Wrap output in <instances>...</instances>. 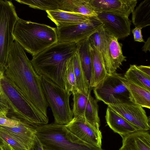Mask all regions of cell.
I'll return each instance as SVG.
<instances>
[{
  "label": "cell",
  "mask_w": 150,
  "mask_h": 150,
  "mask_svg": "<svg viewBox=\"0 0 150 150\" xmlns=\"http://www.w3.org/2000/svg\"><path fill=\"white\" fill-rule=\"evenodd\" d=\"M19 18L11 1L0 0V72L4 73L10 51L14 41L13 33Z\"/></svg>",
  "instance_id": "52a82bcc"
},
{
  "label": "cell",
  "mask_w": 150,
  "mask_h": 150,
  "mask_svg": "<svg viewBox=\"0 0 150 150\" xmlns=\"http://www.w3.org/2000/svg\"><path fill=\"white\" fill-rule=\"evenodd\" d=\"M124 77L127 82L150 91V77L147 76L135 64H130Z\"/></svg>",
  "instance_id": "d4e9b609"
},
{
  "label": "cell",
  "mask_w": 150,
  "mask_h": 150,
  "mask_svg": "<svg viewBox=\"0 0 150 150\" xmlns=\"http://www.w3.org/2000/svg\"><path fill=\"white\" fill-rule=\"evenodd\" d=\"M96 11L115 13L129 18L136 6L137 0H89Z\"/></svg>",
  "instance_id": "4fadbf2b"
},
{
  "label": "cell",
  "mask_w": 150,
  "mask_h": 150,
  "mask_svg": "<svg viewBox=\"0 0 150 150\" xmlns=\"http://www.w3.org/2000/svg\"><path fill=\"white\" fill-rule=\"evenodd\" d=\"M44 150H49L45 148H44Z\"/></svg>",
  "instance_id": "f35d334b"
},
{
  "label": "cell",
  "mask_w": 150,
  "mask_h": 150,
  "mask_svg": "<svg viewBox=\"0 0 150 150\" xmlns=\"http://www.w3.org/2000/svg\"><path fill=\"white\" fill-rule=\"evenodd\" d=\"M142 28L140 27L135 26L131 30L133 34L134 40L139 42H144L142 34Z\"/></svg>",
  "instance_id": "836d02e7"
},
{
  "label": "cell",
  "mask_w": 150,
  "mask_h": 150,
  "mask_svg": "<svg viewBox=\"0 0 150 150\" xmlns=\"http://www.w3.org/2000/svg\"><path fill=\"white\" fill-rule=\"evenodd\" d=\"M105 118L109 127L121 137L141 130L108 106Z\"/></svg>",
  "instance_id": "9a60e30c"
},
{
  "label": "cell",
  "mask_w": 150,
  "mask_h": 150,
  "mask_svg": "<svg viewBox=\"0 0 150 150\" xmlns=\"http://www.w3.org/2000/svg\"><path fill=\"white\" fill-rule=\"evenodd\" d=\"M66 127L72 133L83 141L99 147H101L102 135L81 117H73Z\"/></svg>",
  "instance_id": "7c38bea8"
},
{
  "label": "cell",
  "mask_w": 150,
  "mask_h": 150,
  "mask_svg": "<svg viewBox=\"0 0 150 150\" xmlns=\"http://www.w3.org/2000/svg\"><path fill=\"white\" fill-rule=\"evenodd\" d=\"M122 137V145L119 150H150L148 131L140 130Z\"/></svg>",
  "instance_id": "2e32d148"
},
{
  "label": "cell",
  "mask_w": 150,
  "mask_h": 150,
  "mask_svg": "<svg viewBox=\"0 0 150 150\" xmlns=\"http://www.w3.org/2000/svg\"><path fill=\"white\" fill-rule=\"evenodd\" d=\"M76 51L75 42H58L33 56L31 62L36 73L65 88L64 74L67 62Z\"/></svg>",
  "instance_id": "7a4b0ae2"
},
{
  "label": "cell",
  "mask_w": 150,
  "mask_h": 150,
  "mask_svg": "<svg viewBox=\"0 0 150 150\" xmlns=\"http://www.w3.org/2000/svg\"><path fill=\"white\" fill-rule=\"evenodd\" d=\"M92 89H90L88 99L84 112V118L94 128L100 130V120L98 115V101L91 95Z\"/></svg>",
  "instance_id": "484cf974"
},
{
  "label": "cell",
  "mask_w": 150,
  "mask_h": 150,
  "mask_svg": "<svg viewBox=\"0 0 150 150\" xmlns=\"http://www.w3.org/2000/svg\"><path fill=\"white\" fill-rule=\"evenodd\" d=\"M10 110L6 97L0 86V114L7 115Z\"/></svg>",
  "instance_id": "d6a6232c"
},
{
  "label": "cell",
  "mask_w": 150,
  "mask_h": 150,
  "mask_svg": "<svg viewBox=\"0 0 150 150\" xmlns=\"http://www.w3.org/2000/svg\"><path fill=\"white\" fill-rule=\"evenodd\" d=\"M130 102L143 108H150V91L126 81Z\"/></svg>",
  "instance_id": "44dd1931"
},
{
  "label": "cell",
  "mask_w": 150,
  "mask_h": 150,
  "mask_svg": "<svg viewBox=\"0 0 150 150\" xmlns=\"http://www.w3.org/2000/svg\"><path fill=\"white\" fill-rule=\"evenodd\" d=\"M77 52L81 67L89 83L92 65L91 45L89 38L76 43Z\"/></svg>",
  "instance_id": "ffe728a7"
},
{
  "label": "cell",
  "mask_w": 150,
  "mask_h": 150,
  "mask_svg": "<svg viewBox=\"0 0 150 150\" xmlns=\"http://www.w3.org/2000/svg\"><path fill=\"white\" fill-rule=\"evenodd\" d=\"M16 1L21 4L27 5L31 8L45 11L58 9L57 0H16Z\"/></svg>",
  "instance_id": "f546056e"
},
{
  "label": "cell",
  "mask_w": 150,
  "mask_h": 150,
  "mask_svg": "<svg viewBox=\"0 0 150 150\" xmlns=\"http://www.w3.org/2000/svg\"><path fill=\"white\" fill-rule=\"evenodd\" d=\"M126 81L122 74L116 72L108 74L92 89L96 99L107 105L131 102Z\"/></svg>",
  "instance_id": "ba28073f"
},
{
  "label": "cell",
  "mask_w": 150,
  "mask_h": 150,
  "mask_svg": "<svg viewBox=\"0 0 150 150\" xmlns=\"http://www.w3.org/2000/svg\"><path fill=\"white\" fill-rule=\"evenodd\" d=\"M0 150H1V149L0 148Z\"/></svg>",
  "instance_id": "60d3db41"
},
{
  "label": "cell",
  "mask_w": 150,
  "mask_h": 150,
  "mask_svg": "<svg viewBox=\"0 0 150 150\" xmlns=\"http://www.w3.org/2000/svg\"><path fill=\"white\" fill-rule=\"evenodd\" d=\"M2 127L32 145H33L36 137V131L34 127L21 121L19 125L17 127Z\"/></svg>",
  "instance_id": "83f0119b"
},
{
  "label": "cell",
  "mask_w": 150,
  "mask_h": 150,
  "mask_svg": "<svg viewBox=\"0 0 150 150\" xmlns=\"http://www.w3.org/2000/svg\"><path fill=\"white\" fill-rule=\"evenodd\" d=\"M96 17L76 24L57 27L59 42L77 43L89 38L103 25Z\"/></svg>",
  "instance_id": "9c48e42d"
},
{
  "label": "cell",
  "mask_w": 150,
  "mask_h": 150,
  "mask_svg": "<svg viewBox=\"0 0 150 150\" xmlns=\"http://www.w3.org/2000/svg\"><path fill=\"white\" fill-rule=\"evenodd\" d=\"M73 64L77 91L88 95L90 89L89 83L81 67L76 51L73 55Z\"/></svg>",
  "instance_id": "cb8c5ba5"
},
{
  "label": "cell",
  "mask_w": 150,
  "mask_h": 150,
  "mask_svg": "<svg viewBox=\"0 0 150 150\" xmlns=\"http://www.w3.org/2000/svg\"><path fill=\"white\" fill-rule=\"evenodd\" d=\"M137 68L144 74L150 77V66L141 65L137 66Z\"/></svg>",
  "instance_id": "d590c367"
},
{
  "label": "cell",
  "mask_w": 150,
  "mask_h": 150,
  "mask_svg": "<svg viewBox=\"0 0 150 150\" xmlns=\"http://www.w3.org/2000/svg\"><path fill=\"white\" fill-rule=\"evenodd\" d=\"M13 35L14 41L33 56L58 42L56 28L20 18Z\"/></svg>",
  "instance_id": "3957f363"
},
{
  "label": "cell",
  "mask_w": 150,
  "mask_h": 150,
  "mask_svg": "<svg viewBox=\"0 0 150 150\" xmlns=\"http://www.w3.org/2000/svg\"><path fill=\"white\" fill-rule=\"evenodd\" d=\"M97 12L96 17L102 23L104 29L118 40L130 35L131 21L129 18L109 12Z\"/></svg>",
  "instance_id": "30bf717a"
},
{
  "label": "cell",
  "mask_w": 150,
  "mask_h": 150,
  "mask_svg": "<svg viewBox=\"0 0 150 150\" xmlns=\"http://www.w3.org/2000/svg\"><path fill=\"white\" fill-rule=\"evenodd\" d=\"M59 9L79 13L89 17H96L97 12L91 5L89 0H57Z\"/></svg>",
  "instance_id": "d6986e66"
},
{
  "label": "cell",
  "mask_w": 150,
  "mask_h": 150,
  "mask_svg": "<svg viewBox=\"0 0 150 150\" xmlns=\"http://www.w3.org/2000/svg\"><path fill=\"white\" fill-rule=\"evenodd\" d=\"M122 46V44L119 42L116 38L107 33L108 63L106 71L108 74L115 72L122 63L127 61L126 57L123 54Z\"/></svg>",
  "instance_id": "5bb4252c"
},
{
  "label": "cell",
  "mask_w": 150,
  "mask_h": 150,
  "mask_svg": "<svg viewBox=\"0 0 150 150\" xmlns=\"http://www.w3.org/2000/svg\"><path fill=\"white\" fill-rule=\"evenodd\" d=\"M30 150H44V147L37 135L34 144Z\"/></svg>",
  "instance_id": "e575fe53"
},
{
  "label": "cell",
  "mask_w": 150,
  "mask_h": 150,
  "mask_svg": "<svg viewBox=\"0 0 150 150\" xmlns=\"http://www.w3.org/2000/svg\"><path fill=\"white\" fill-rule=\"evenodd\" d=\"M40 76L43 92L52 110L54 123L60 125H67L74 117L69 103L71 93L45 76Z\"/></svg>",
  "instance_id": "8992f818"
},
{
  "label": "cell",
  "mask_w": 150,
  "mask_h": 150,
  "mask_svg": "<svg viewBox=\"0 0 150 150\" xmlns=\"http://www.w3.org/2000/svg\"><path fill=\"white\" fill-rule=\"evenodd\" d=\"M91 45L94 47L100 53L104 60L106 70L108 63L107 50V32L102 26L89 38Z\"/></svg>",
  "instance_id": "7402d4cb"
},
{
  "label": "cell",
  "mask_w": 150,
  "mask_h": 150,
  "mask_svg": "<svg viewBox=\"0 0 150 150\" xmlns=\"http://www.w3.org/2000/svg\"><path fill=\"white\" fill-rule=\"evenodd\" d=\"M27 99L46 116L48 105L41 86L40 76L35 72L25 50L14 41L4 73Z\"/></svg>",
  "instance_id": "6da1fadb"
},
{
  "label": "cell",
  "mask_w": 150,
  "mask_h": 150,
  "mask_svg": "<svg viewBox=\"0 0 150 150\" xmlns=\"http://www.w3.org/2000/svg\"><path fill=\"white\" fill-rule=\"evenodd\" d=\"M35 128L44 148L49 150H104L83 141L65 125L54 123Z\"/></svg>",
  "instance_id": "5b68a950"
},
{
  "label": "cell",
  "mask_w": 150,
  "mask_h": 150,
  "mask_svg": "<svg viewBox=\"0 0 150 150\" xmlns=\"http://www.w3.org/2000/svg\"><path fill=\"white\" fill-rule=\"evenodd\" d=\"M73 56L67 62L64 74L65 89L67 92L71 93L76 90L73 64Z\"/></svg>",
  "instance_id": "4dcf8cb0"
},
{
  "label": "cell",
  "mask_w": 150,
  "mask_h": 150,
  "mask_svg": "<svg viewBox=\"0 0 150 150\" xmlns=\"http://www.w3.org/2000/svg\"><path fill=\"white\" fill-rule=\"evenodd\" d=\"M132 21L135 26L142 28L150 25V0L142 1L132 12Z\"/></svg>",
  "instance_id": "603a6c76"
},
{
  "label": "cell",
  "mask_w": 150,
  "mask_h": 150,
  "mask_svg": "<svg viewBox=\"0 0 150 150\" xmlns=\"http://www.w3.org/2000/svg\"><path fill=\"white\" fill-rule=\"evenodd\" d=\"M91 52L92 65L89 84L90 88L93 89L104 79L108 74L102 56L98 50L91 45Z\"/></svg>",
  "instance_id": "ac0fdd59"
},
{
  "label": "cell",
  "mask_w": 150,
  "mask_h": 150,
  "mask_svg": "<svg viewBox=\"0 0 150 150\" xmlns=\"http://www.w3.org/2000/svg\"><path fill=\"white\" fill-rule=\"evenodd\" d=\"M108 106L140 130H149V118L142 106L132 102L109 105Z\"/></svg>",
  "instance_id": "8fae6325"
},
{
  "label": "cell",
  "mask_w": 150,
  "mask_h": 150,
  "mask_svg": "<svg viewBox=\"0 0 150 150\" xmlns=\"http://www.w3.org/2000/svg\"><path fill=\"white\" fill-rule=\"evenodd\" d=\"M144 45L142 47V50L145 53L150 51V37H149L147 40L144 42Z\"/></svg>",
  "instance_id": "8d00e7d4"
},
{
  "label": "cell",
  "mask_w": 150,
  "mask_h": 150,
  "mask_svg": "<svg viewBox=\"0 0 150 150\" xmlns=\"http://www.w3.org/2000/svg\"><path fill=\"white\" fill-rule=\"evenodd\" d=\"M7 115L0 114V126H1L13 127L18 126L20 121L12 116L11 118L8 117Z\"/></svg>",
  "instance_id": "1f68e13d"
},
{
  "label": "cell",
  "mask_w": 150,
  "mask_h": 150,
  "mask_svg": "<svg viewBox=\"0 0 150 150\" xmlns=\"http://www.w3.org/2000/svg\"><path fill=\"white\" fill-rule=\"evenodd\" d=\"M0 148H1V150H3V148L0 146Z\"/></svg>",
  "instance_id": "ab89813d"
},
{
  "label": "cell",
  "mask_w": 150,
  "mask_h": 150,
  "mask_svg": "<svg viewBox=\"0 0 150 150\" xmlns=\"http://www.w3.org/2000/svg\"><path fill=\"white\" fill-rule=\"evenodd\" d=\"M0 140L15 150H30L33 145L0 126Z\"/></svg>",
  "instance_id": "4316f807"
},
{
  "label": "cell",
  "mask_w": 150,
  "mask_h": 150,
  "mask_svg": "<svg viewBox=\"0 0 150 150\" xmlns=\"http://www.w3.org/2000/svg\"><path fill=\"white\" fill-rule=\"evenodd\" d=\"M0 146L3 150H15L11 146L4 141L0 140Z\"/></svg>",
  "instance_id": "74e56055"
},
{
  "label": "cell",
  "mask_w": 150,
  "mask_h": 150,
  "mask_svg": "<svg viewBox=\"0 0 150 150\" xmlns=\"http://www.w3.org/2000/svg\"></svg>",
  "instance_id": "b9f144b4"
},
{
  "label": "cell",
  "mask_w": 150,
  "mask_h": 150,
  "mask_svg": "<svg viewBox=\"0 0 150 150\" xmlns=\"http://www.w3.org/2000/svg\"><path fill=\"white\" fill-rule=\"evenodd\" d=\"M46 12L47 17L56 24L57 27L76 24L83 22L91 17L59 9Z\"/></svg>",
  "instance_id": "e0dca14e"
},
{
  "label": "cell",
  "mask_w": 150,
  "mask_h": 150,
  "mask_svg": "<svg viewBox=\"0 0 150 150\" xmlns=\"http://www.w3.org/2000/svg\"><path fill=\"white\" fill-rule=\"evenodd\" d=\"M0 86L13 117L35 128L48 124V117L30 102L4 73L1 72Z\"/></svg>",
  "instance_id": "277c9868"
},
{
  "label": "cell",
  "mask_w": 150,
  "mask_h": 150,
  "mask_svg": "<svg viewBox=\"0 0 150 150\" xmlns=\"http://www.w3.org/2000/svg\"><path fill=\"white\" fill-rule=\"evenodd\" d=\"M72 112L73 117L84 118V112L88 99V94L85 95L77 91L73 92Z\"/></svg>",
  "instance_id": "f1b7e54d"
}]
</instances>
